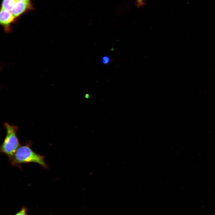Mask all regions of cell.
<instances>
[{
    "mask_svg": "<svg viewBox=\"0 0 215 215\" xmlns=\"http://www.w3.org/2000/svg\"><path fill=\"white\" fill-rule=\"evenodd\" d=\"M31 143L27 141L25 144L20 146L14 154L8 158L10 163L12 166H19L23 163H35L44 168H47V165L44 161V156L34 152L31 148Z\"/></svg>",
    "mask_w": 215,
    "mask_h": 215,
    "instance_id": "cell-1",
    "label": "cell"
},
{
    "mask_svg": "<svg viewBox=\"0 0 215 215\" xmlns=\"http://www.w3.org/2000/svg\"><path fill=\"white\" fill-rule=\"evenodd\" d=\"M6 130L5 139L0 145V151L9 158L13 156L20 146L17 135V127L7 123L4 124Z\"/></svg>",
    "mask_w": 215,
    "mask_h": 215,
    "instance_id": "cell-2",
    "label": "cell"
},
{
    "mask_svg": "<svg viewBox=\"0 0 215 215\" xmlns=\"http://www.w3.org/2000/svg\"><path fill=\"white\" fill-rule=\"evenodd\" d=\"M32 5L30 1H16L11 12L16 18L27 10L32 9Z\"/></svg>",
    "mask_w": 215,
    "mask_h": 215,
    "instance_id": "cell-3",
    "label": "cell"
},
{
    "mask_svg": "<svg viewBox=\"0 0 215 215\" xmlns=\"http://www.w3.org/2000/svg\"><path fill=\"white\" fill-rule=\"evenodd\" d=\"M15 18L10 11L1 8L0 13V22L1 24L5 28L9 26L10 24L14 21Z\"/></svg>",
    "mask_w": 215,
    "mask_h": 215,
    "instance_id": "cell-4",
    "label": "cell"
},
{
    "mask_svg": "<svg viewBox=\"0 0 215 215\" xmlns=\"http://www.w3.org/2000/svg\"><path fill=\"white\" fill-rule=\"evenodd\" d=\"M16 1V0H3L1 8L11 11Z\"/></svg>",
    "mask_w": 215,
    "mask_h": 215,
    "instance_id": "cell-5",
    "label": "cell"
},
{
    "mask_svg": "<svg viewBox=\"0 0 215 215\" xmlns=\"http://www.w3.org/2000/svg\"><path fill=\"white\" fill-rule=\"evenodd\" d=\"M28 210L27 208L23 206L14 215H28Z\"/></svg>",
    "mask_w": 215,
    "mask_h": 215,
    "instance_id": "cell-6",
    "label": "cell"
},
{
    "mask_svg": "<svg viewBox=\"0 0 215 215\" xmlns=\"http://www.w3.org/2000/svg\"><path fill=\"white\" fill-rule=\"evenodd\" d=\"M102 61L104 64H107L110 62V58L108 56H104L102 58Z\"/></svg>",
    "mask_w": 215,
    "mask_h": 215,
    "instance_id": "cell-7",
    "label": "cell"
},
{
    "mask_svg": "<svg viewBox=\"0 0 215 215\" xmlns=\"http://www.w3.org/2000/svg\"><path fill=\"white\" fill-rule=\"evenodd\" d=\"M137 5L139 6H142L144 4L143 0H136Z\"/></svg>",
    "mask_w": 215,
    "mask_h": 215,
    "instance_id": "cell-8",
    "label": "cell"
},
{
    "mask_svg": "<svg viewBox=\"0 0 215 215\" xmlns=\"http://www.w3.org/2000/svg\"><path fill=\"white\" fill-rule=\"evenodd\" d=\"M16 1H27V2H29L30 1V0H16Z\"/></svg>",
    "mask_w": 215,
    "mask_h": 215,
    "instance_id": "cell-9",
    "label": "cell"
},
{
    "mask_svg": "<svg viewBox=\"0 0 215 215\" xmlns=\"http://www.w3.org/2000/svg\"><path fill=\"white\" fill-rule=\"evenodd\" d=\"M85 97L86 98H89V95L88 94H86L85 96Z\"/></svg>",
    "mask_w": 215,
    "mask_h": 215,
    "instance_id": "cell-10",
    "label": "cell"
}]
</instances>
